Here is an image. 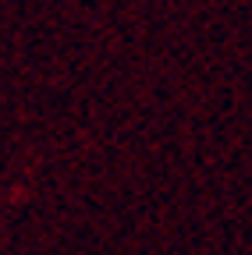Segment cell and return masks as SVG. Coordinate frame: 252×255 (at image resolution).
Here are the masks:
<instances>
[]
</instances>
